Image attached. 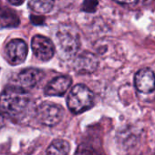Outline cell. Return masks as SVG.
<instances>
[{
    "mask_svg": "<svg viewBox=\"0 0 155 155\" xmlns=\"http://www.w3.org/2000/svg\"><path fill=\"white\" fill-rule=\"evenodd\" d=\"M56 41L60 56L68 59L73 58L81 47V38L77 29L70 25H62L56 34Z\"/></svg>",
    "mask_w": 155,
    "mask_h": 155,
    "instance_id": "2",
    "label": "cell"
},
{
    "mask_svg": "<svg viewBox=\"0 0 155 155\" xmlns=\"http://www.w3.org/2000/svg\"><path fill=\"white\" fill-rule=\"evenodd\" d=\"M31 48L36 58L42 61L51 59L56 51L53 42L48 38L42 35H36L33 37L31 41Z\"/></svg>",
    "mask_w": 155,
    "mask_h": 155,
    "instance_id": "5",
    "label": "cell"
},
{
    "mask_svg": "<svg viewBox=\"0 0 155 155\" xmlns=\"http://www.w3.org/2000/svg\"><path fill=\"white\" fill-rule=\"evenodd\" d=\"M94 103L93 92L83 84L75 85L69 91L67 99L68 110L74 113L79 114L91 109Z\"/></svg>",
    "mask_w": 155,
    "mask_h": 155,
    "instance_id": "3",
    "label": "cell"
},
{
    "mask_svg": "<svg viewBox=\"0 0 155 155\" xmlns=\"http://www.w3.org/2000/svg\"><path fill=\"white\" fill-rule=\"evenodd\" d=\"M72 80L69 76L56 77L45 87L44 93L47 96H63L71 86Z\"/></svg>",
    "mask_w": 155,
    "mask_h": 155,
    "instance_id": "8",
    "label": "cell"
},
{
    "mask_svg": "<svg viewBox=\"0 0 155 155\" xmlns=\"http://www.w3.org/2000/svg\"><path fill=\"white\" fill-rule=\"evenodd\" d=\"M64 110L61 106L53 102H43L36 110L38 121L48 127H52L59 123L63 118Z\"/></svg>",
    "mask_w": 155,
    "mask_h": 155,
    "instance_id": "4",
    "label": "cell"
},
{
    "mask_svg": "<svg viewBox=\"0 0 155 155\" xmlns=\"http://www.w3.org/2000/svg\"><path fill=\"white\" fill-rule=\"evenodd\" d=\"M55 0H29V8L38 14H47L52 10Z\"/></svg>",
    "mask_w": 155,
    "mask_h": 155,
    "instance_id": "12",
    "label": "cell"
},
{
    "mask_svg": "<svg viewBox=\"0 0 155 155\" xmlns=\"http://www.w3.org/2000/svg\"><path fill=\"white\" fill-rule=\"evenodd\" d=\"M116 3L124 5V6H129V5H134L138 2V0H113Z\"/></svg>",
    "mask_w": 155,
    "mask_h": 155,
    "instance_id": "15",
    "label": "cell"
},
{
    "mask_svg": "<svg viewBox=\"0 0 155 155\" xmlns=\"http://www.w3.org/2000/svg\"><path fill=\"white\" fill-rule=\"evenodd\" d=\"M70 150L69 143L62 139L54 140L48 147L45 155H68Z\"/></svg>",
    "mask_w": 155,
    "mask_h": 155,
    "instance_id": "11",
    "label": "cell"
},
{
    "mask_svg": "<svg viewBox=\"0 0 155 155\" xmlns=\"http://www.w3.org/2000/svg\"><path fill=\"white\" fill-rule=\"evenodd\" d=\"M44 72L40 69L28 68L23 69L18 76V81L22 89H32L36 87L43 79Z\"/></svg>",
    "mask_w": 155,
    "mask_h": 155,
    "instance_id": "9",
    "label": "cell"
},
{
    "mask_svg": "<svg viewBox=\"0 0 155 155\" xmlns=\"http://www.w3.org/2000/svg\"><path fill=\"white\" fill-rule=\"evenodd\" d=\"M28 53V47L23 39H12L6 46L7 58L11 65H19L23 63L27 58Z\"/></svg>",
    "mask_w": 155,
    "mask_h": 155,
    "instance_id": "6",
    "label": "cell"
},
{
    "mask_svg": "<svg viewBox=\"0 0 155 155\" xmlns=\"http://www.w3.org/2000/svg\"><path fill=\"white\" fill-rule=\"evenodd\" d=\"M99 60L95 55L84 52L78 56L74 61V69L79 73H92L98 68Z\"/></svg>",
    "mask_w": 155,
    "mask_h": 155,
    "instance_id": "10",
    "label": "cell"
},
{
    "mask_svg": "<svg viewBox=\"0 0 155 155\" xmlns=\"http://www.w3.org/2000/svg\"><path fill=\"white\" fill-rule=\"evenodd\" d=\"M75 155H99V154L93 149L82 145V146H80L79 149L77 150Z\"/></svg>",
    "mask_w": 155,
    "mask_h": 155,
    "instance_id": "14",
    "label": "cell"
},
{
    "mask_svg": "<svg viewBox=\"0 0 155 155\" xmlns=\"http://www.w3.org/2000/svg\"><path fill=\"white\" fill-rule=\"evenodd\" d=\"M134 84L138 91L150 93L155 90V75L149 68L140 69L134 77Z\"/></svg>",
    "mask_w": 155,
    "mask_h": 155,
    "instance_id": "7",
    "label": "cell"
},
{
    "mask_svg": "<svg viewBox=\"0 0 155 155\" xmlns=\"http://www.w3.org/2000/svg\"><path fill=\"white\" fill-rule=\"evenodd\" d=\"M9 3L14 5V6H20L23 4V2L25 1V0H8Z\"/></svg>",
    "mask_w": 155,
    "mask_h": 155,
    "instance_id": "16",
    "label": "cell"
},
{
    "mask_svg": "<svg viewBox=\"0 0 155 155\" xmlns=\"http://www.w3.org/2000/svg\"><path fill=\"white\" fill-rule=\"evenodd\" d=\"M30 96L25 89L9 87L0 94V115L16 120L21 119L28 109Z\"/></svg>",
    "mask_w": 155,
    "mask_h": 155,
    "instance_id": "1",
    "label": "cell"
},
{
    "mask_svg": "<svg viewBox=\"0 0 155 155\" xmlns=\"http://www.w3.org/2000/svg\"><path fill=\"white\" fill-rule=\"evenodd\" d=\"M97 6H98V0H84L81 8L85 12L91 13L97 9Z\"/></svg>",
    "mask_w": 155,
    "mask_h": 155,
    "instance_id": "13",
    "label": "cell"
}]
</instances>
